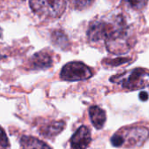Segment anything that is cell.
<instances>
[{
	"label": "cell",
	"mask_w": 149,
	"mask_h": 149,
	"mask_svg": "<svg viewBox=\"0 0 149 149\" xmlns=\"http://www.w3.org/2000/svg\"><path fill=\"white\" fill-rule=\"evenodd\" d=\"M87 36L92 42L105 41L108 51L115 54L126 53L133 45L127 21L121 14H110L93 21Z\"/></svg>",
	"instance_id": "1"
},
{
	"label": "cell",
	"mask_w": 149,
	"mask_h": 149,
	"mask_svg": "<svg viewBox=\"0 0 149 149\" xmlns=\"http://www.w3.org/2000/svg\"><path fill=\"white\" fill-rule=\"evenodd\" d=\"M149 138V130L144 127H128L118 131L111 138L115 148L141 147Z\"/></svg>",
	"instance_id": "2"
},
{
	"label": "cell",
	"mask_w": 149,
	"mask_h": 149,
	"mask_svg": "<svg viewBox=\"0 0 149 149\" xmlns=\"http://www.w3.org/2000/svg\"><path fill=\"white\" fill-rule=\"evenodd\" d=\"M110 80L128 90H140L149 86V72L145 69L135 68L115 75Z\"/></svg>",
	"instance_id": "3"
},
{
	"label": "cell",
	"mask_w": 149,
	"mask_h": 149,
	"mask_svg": "<svg viewBox=\"0 0 149 149\" xmlns=\"http://www.w3.org/2000/svg\"><path fill=\"white\" fill-rule=\"evenodd\" d=\"M29 3L33 12L40 17L49 18L59 17L65 12L67 4L63 0H31Z\"/></svg>",
	"instance_id": "4"
},
{
	"label": "cell",
	"mask_w": 149,
	"mask_h": 149,
	"mask_svg": "<svg viewBox=\"0 0 149 149\" xmlns=\"http://www.w3.org/2000/svg\"><path fill=\"white\" fill-rule=\"evenodd\" d=\"M93 72L90 67L82 62H69L65 65L60 72V78L66 81H81L92 77Z\"/></svg>",
	"instance_id": "5"
},
{
	"label": "cell",
	"mask_w": 149,
	"mask_h": 149,
	"mask_svg": "<svg viewBox=\"0 0 149 149\" xmlns=\"http://www.w3.org/2000/svg\"><path fill=\"white\" fill-rule=\"evenodd\" d=\"M92 140L90 130L86 126H81L74 133L71 139V146L73 149H86Z\"/></svg>",
	"instance_id": "6"
},
{
	"label": "cell",
	"mask_w": 149,
	"mask_h": 149,
	"mask_svg": "<svg viewBox=\"0 0 149 149\" xmlns=\"http://www.w3.org/2000/svg\"><path fill=\"white\" fill-rule=\"evenodd\" d=\"M89 115L91 121L95 128L101 129L107 120L106 112L97 106H93L89 108Z\"/></svg>",
	"instance_id": "7"
},
{
	"label": "cell",
	"mask_w": 149,
	"mask_h": 149,
	"mask_svg": "<svg viewBox=\"0 0 149 149\" xmlns=\"http://www.w3.org/2000/svg\"><path fill=\"white\" fill-rule=\"evenodd\" d=\"M20 145L23 149H52L45 142L32 137L24 135L20 139Z\"/></svg>",
	"instance_id": "8"
},
{
	"label": "cell",
	"mask_w": 149,
	"mask_h": 149,
	"mask_svg": "<svg viewBox=\"0 0 149 149\" xmlns=\"http://www.w3.org/2000/svg\"><path fill=\"white\" fill-rule=\"evenodd\" d=\"M31 64L36 69H45L48 68L52 64V57L44 52H39L33 55L31 59Z\"/></svg>",
	"instance_id": "9"
},
{
	"label": "cell",
	"mask_w": 149,
	"mask_h": 149,
	"mask_svg": "<svg viewBox=\"0 0 149 149\" xmlns=\"http://www.w3.org/2000/svg\"><path fill=\"white\" fill-rule=\"evenodd\" d=\"M64 128H65V122L52 121L47 125L42 126L40 128V134L45 137H53L58 134Z\"/></svg>",
	"instance_id": "10"
},
{
	"label": "cell",
	"mask_w": 149,
	"mask_h": 149,
	"mask_svg": "<svg viewBox=\"0 0 149 149\" xmlns=\"http://www.w3.org/2000/svg\"><path fill=\"white\" fill-rule=\"evenodd\" d=\"M52 39L55 45L61 47H65V44L67 45V38L62 31H55L52 35Z\"/></svg>",
	"instance_id": "11"
},
{
	"label": "cell",
	"mask_w": 149,
	"mask_h": 149,
	"mask_svg": "<svg viewBox=\"0 0 149 149\" xmlns=\"http://www.w3.org/2000/svg\"><path fill=\"white\" fill-rule=\"evenodd\" d=\"M128 4H130L132 7L134 8H136V9H141L143 8L148 3L145 2V1H134V2H127Z\"/></svg>",
	"instance_id": "12"
},
{
	"label": "cell",
	"mask_w": 149,
	"mask_h": 149,
	"mask_svg": "<svg viewBox=\"0 0 149 149\" xmlns=\"http://www.w3.org/2000/svg\"><path fill=\"white\" fill-rule=\"evenodd\" d=\"M1 145L3 148H8L9 147V141L8 139L5 135V133L3 131V129H2V141H1Z\"/></svg>",
	"instance_id": "13"
},
{
	"label": "cell",
	"mask_w": 149,
	"mask_h": 149,
	"mask_svg": "<svg viewBox=\"0 0 149 149\" xmlns=\"http://www.w3.org/2000/svg\"><path fill=\"white\" fill-rule=\"evenodd\" d=\"M139 97H140L141 100H142V101H146V100H148V94L146 92H141V93H140Z\"/></svg>",
	"instance_id": "14"
}]
</instances>
